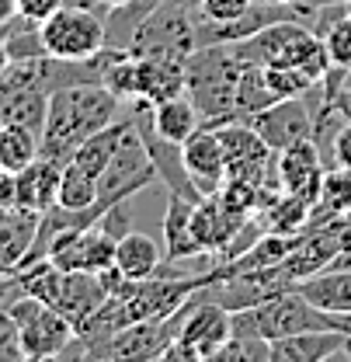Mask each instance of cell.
<instances>
[{
  "mask_svg": "<svg viewBox=\"0 0 351 362\" xmlns=\"http://www.w3.org/2000/svg\"><path fill=\"white\" fill-rule=\"evenodd\" d=\"M119 108L122 101L97 81L56 88L49 94V112L42 126V157L66 164L84 139L119 122Z\"/></svg>",
  "mask_w": 351,
  "mask_h": 362,
  "instance_id": "6da1fadb",
  "label": "cell"
},
{
  "mask_svg": "<svg viewBox=\"0 0 351 362\" xmlns=\"http://www.w3.org/2000/svg\"><path fill=\"white\" fill-rule=\"evenodd\" d=\"M237 81L240 63L230 45H195L184 59V94L202 115V126L237 119Z\"/></svg>",
  "mask_w": 351,
  "mask_h": 362,
  "instance_id": "7a4b0ae2",
  "label": "cell"
},
{
  "mask_svg": "<svg viewBox=\"0 0 351 362\" xmlns=\"http://www.w3.org/2000/svg\"><path fill=\"white\" fill-rule=\"evenodd\" d=\"M7 289V286H4ZM0 289V293H4ZM4 310L14 317L18 324V334H21V349H25V359H52V356H63L73 341H77V327L59 314L56 307H49L35 296H18V300H4Z\"/></svg>",
  "mask_w": 351,
  "mask_h": 362,
  "instance_id": "3957f363",
  "label": "cell"
},
{
  "mask_svg": "<svg viewBox=\"0 0 351 362\" xmlns=\"http://www.w3.org/2000/svg\"><path fill=\"white\" fill-rule=\"evenodd\" d=\"M233 334V314L206 296H191L184 320L177 327V338L171 349L164 352V359H184V362H209L216 359L222 345Z\"/></svg>",
  "mask_w": 351,
  "mask_h": 362,
  "instance_id": "277c9868",
  "label": "cell"
},
{
  "mask_svg": "<svg viewBox=\"0 0 351 362\" xmlns=\"http://www.w3.org/2000/svg\"><path fill=\"white\" fill-rule=\"evenodd\" d=\"M39 32L52 59H90L108 45L105 18H97L88 4H63L39 25Z\"/></svg>",
  "mask_w": 351,
  "mask_h": 362,
  "instance_id": "5b68a950",
  "label": "cell"
},
{
  "mask_svg": "<svg viewBox=\"0 0 351 362\" xmlns=\"http://www.w3.org/2000/svg\"><path fill=\"white\" fill-rule=\"evenodd\" d=\"M191 303V300H188ZM188 303L171 317H160V320H139L129 324L122 331H115L112 338H105L101 345L88 349L84 356L94 359H164V352L171 349V341L177 338V327L184 320Z\"/></svg>",
  "mask_w": 351,
  "mask_h": 362,
  "instance_id": "8992f818",
  "label": "cell"
},
{
  "mask_svg": "<svg viewBox=\"0 0 351 362\" xmlns=\"http://www.w3.org/2000/svg\"><path fill=\"white\" fill-rule=\"evenodd\" d=\"M115 247L119 237L108 233L101 223L63 230L49 240L45 258L63 272H105L115 265Z\"/></svg>",
  "mask_w": 351,
  "mask_h": 362,
  "instance_id": "52a82bcc",
  "label": "cell"
},
{
  "mask_svg": "<svg viewBox=\"0 0 351 362\" xmlns=\"http://www.w3.org/2000/svg\"><path fill=\"white\" fill-rule=\"evenodd\" d=\"M247 122L258 129V136L275 153L285 150V146H296L303 139H313V129H316L313 112L303 98H278L275 105H268L264 112H258Z\"/></svg>",
  "mask_w": 351,
  "mask_h": 362,
  "instance_id": "ba28073f",
  "label": "cell"
},
{
  "mask_svg": "<svg viewBox=\"0 0 351 362\" xmlns=\"http://www.w3.org/2000/svg\"><path fill=\"white\" fill-rule=\"evenodd\" d=\"M184 150V168L191 181L198 185L202 195H213L220 192L222 181H226V153H222L220 143V129L216 126H198V133L188 136L181 143Z\"/></svg>",
  "mask_w": 351,
  "mask_h": 362,
  "instance_id": "9c48e42d",
  "label": "cell"
},
{
  "mask_svg": "<svg viewBox=\"0 0 351 362\" xmlns=\"http://www.w3.org/2000/svg\"><path fill=\"white\" fill-rule=\"evenodd\" d=\"M247 220H251V216L233 213L216 192H213V195H202V199L195 202V209H191V230H195L202 251L213 255V258L222 255V251L233 244V237L240 233V226L247 223Z\"/></svg>",
  "mask_w": 351,
  "mask_h": 362,
  "instance_id": "30bf717a",
  "label": "cell"
},
{
  "mask_svg": "<svg viewBox=\"0 0 351 362\" xmlns=\"http://www.w3.org/2000/svg\"><path fill=\"white\" fill-rule=\"evenodd\" d=\"M323 160H320V146L316 139H303L296 146H285L275 153V175L282 192H296V195H307L316 202V192H320V181H323Z\"/></svg>",
  "mask_w": 351,
  "mask_h": 362,
  "instance_id": "8fae6325",
  "label": "cell"
},
{
  "mask_svg": "<svg viewBox=\"0 0 351 362\" xmlns=\"http://www.w3.org/2000/svg\"><path fill=\"white\" fill-rule=\"evenodd\" d=\"M39 223H42V213H35V209H25V206L0 209V269L4 272L14 275L25 265L28 251L35 247Z\"/></svg>",
  "mask_w": 351,
  "mask_h": 362,
  "instance_id": "7c38bea8",
  "label": "cell"
},
{
  "mask_svg": "<svg viewBox=\"0 0 351 362\" xmlns=\"http://www.w3.org/2000/svg\"><path fill=\"white\" fill-rule=\"evenodd\" d=\"M184 59L188 56H136V98L157 105L184 94Z\"/></svg>",
  "mask_w": 351,
  "mask_h": 362,
  "instance_id": "4fadbf2b",
  "label": "cell"
},
{
  "mask_svg": "<svg viewBox=\"0 0 351 362\" xmlns=\"http://www.w3.org/2000/svg\"><path fill=\"white\" fill-rule=\"evenodd\" d=\"M59 178H63V164L39 157L35 164L14 175V206H25L35 213L52 209L59 202Z\"/></svg>",
  "mask_w": 351,
  "mask_h": 362,
  "instance_id": "5bb4252c",
  "label": "cell"
},
{
  "mask_svg": "<svg viewBox=\"0 0 351 362\" xmlns=\"http://www.w3.org/2000/svg\"><path fill=\"white\" fill-rule=\"evenodd\" d=\"M105 300H108V286H105L101 272H63V289H59L56 310L73 327H81Z\"/></svg>",
  "mask_w": 351,
  "mask_h": 362,
  "instance_id": "9a60e30c",
  "label": "cell"
},
{
  "mask_svg": "<svg viewBox=\"0 0 351 362\" xmlns=\"http://www.w3.org/2000/svg\"><path fill=\"white\" fill-rule=\"evenodd\" d=\"M307 303H313L316 310H323V314H351V269H338V265H331V269L316 272V275H309L303 282H296L292 286Z\"/></svg>",
  "mask_w": 351,
  "mask_h": 362,
  "instance_id": "2e32d148",
  "label": "cell"
},
{
  "mask_svg": "<svg viewBox=\"0 0 351 362\" xmlns=\"http://www.w3.org/2000/svg\"><path fill=\"white\" fill-rule=\"evenodd\" d=\"M191 209L195 202L181 199L174 192H167V213H164V265H174L184 258H198L206 255L195 230H191Z\"/></svg>",
  "mask_w": 351,
  "mask_h": 362,
  "instance_id": "e0dca14e",
  "label": "cell"
},
{
  "mask_svg": "<svg viewBox=\"0 0 351 362\" xmlns=\"http://www.w3.org/2000/svg\"><path fill=\"white\" fill-rule=\"evenodd\" d=\"M160 265H164V244H157L150 233L129 230V233L119 237L115 269L122 272L126 279H150V275H157Z\"/></svg>",
  "mask_w": 351,
  "mask_h": 362,
  "instance_id": "ac0fdd59",
  "label": "cell"
},
{
  "mask_svg": "<svg viewBox=\"0 0 351 362\" xmlns=\"http://www.w3.org/2000/svg\"><path fill=\"white\" fill-rule=\"evenodd\" d=\"M351 209V171L348 168H327L313 213H309V226H331L338 220H345V213Z\"/></svg>",
  "mask_w": 351,
  "mask_h": 362,
  "instance_id": "d6986e66",
  "label": "cell"
},
{
  "mask_svg": "<svg viewBox=\"0 0 351 362\" xmlns=\"http://www.w3.org/2000/svg\"><path fill=\"white\" fill-rule=\"evenodd\" d=\"M150 122H153V129L164 136V139H171V143H184L188 136L198 133L202 115H198V108L191 105V98H188V94H174V98H167V101H157V105H153Z\"/></svg>",
  "mask_w": 351,
  "mask_h": 362,
  "instance_id": "ffe728a7",
  "label": "cell"
},
{
  "mask_svg": "<svg viewBox=\"0 0 351 362\" xmlns=\"http://www.w3.org/2000/svg\"><path fill=\"white\" fill-rule=\"evenodd\" d=\"M42 157V136L28 126H18V122H4L0 126V168L18 175L25 171L28 164H35Z\"/></svg>",
  "mask_w": 351,
  "mask_h": 362,
  "instance_id": "44dd1931",
  "label": "cell"
},
{
  "mask_svg": "<svg viewBox=\"0 0 351 362\" xmlns=\"http://www.w3.org/2000/svg\"><path fill=\"white\" fill-rule=\"evenodd\" d=\"M309 213H313V199L296 195V192H282L268 209L258 213V220L271 233H303L309 230Z\"/></svg>",
  "mask_w": 351,
  "mask_h": 362,
  "instance_id": "7402d4cb",
  "label": "cell"
},
{
  "mask_svg": "<svg viewBox=\"0 0 351 362\" xmlns=\"http://www.w3.org/2000/svg\"><path fill=\"white\" fill-rule=\"evenodd\" d=\"M278 101V94L271 90L268 84V74H264V66L258 63H247V66H240V81H237V119H254L258 112H264L268 105H275Z\"/></svg>",
  "mask_w": 351,
  "mask_h": 362,
  "instance_id": "603a6c76",
  "label": "cell"
},
{
  "mask_svg": "<svg viewBox=\"0 0 351 362\" xmlns=\"http://www.w3.org/2000/svg\"><path fill=\"white\" fill-rule=\"evenodd\" d=\"M160 0H129L122 7H108V18H105V32H108V45L112 49H129L136 32L143 28V21L157 11Z\"/></svg>",
  "mask_w": 351,
  "mask_h": 362,
  "instance_id": "cb8c5ba5",
  "label": "cell"
},
{
  "mask_svg": "<svg viewBox=\"0 0 351 362\" xmlns=\"http://www.w3.org/2000/svg\"><path fill=\"white\" fill-rule=\"evenodd\" d=\"M101 199V181L88 175L81 164L66 160L63 164V178H59V202L63 209H88Z\"/></svg>",
  "mask_w": 351,
  "mask_h": 362,
  "instance_id": "d4e9b609",
  "label": "cell"
},
{
  "mask_svg": "<svg viewBox=\"0 0 351 362\" xmlns=\"http://www.w3.org/2000/svg\"><path fill=\"white\" fill-rule=\"evenodd\" d=\"M264 74H268V84L278 98H307L309 90L320 88L309 74L296 70V66H264Z\"/></svg>",
  "mask_w": 351,
  "mask_h": 362,
  "instance_id": "484cf974",
  "label": "cell"
},
{
  "mask_svg": "<svg viewBox=\"0 0 351 362\" xmlns=\"http://www.w3.org/2000/svg\"><path fill=\"white\" fill-rule=\"evenodd\" d=\"M216 195H220L233 213L254 216V213H258V202H261V185H251V181H240V178H226Z\"/></svg>",
  "mask_w": 351,
  "mask_h": 362,
  "instance_id": "4316f807",
  "label": "cell"
},
{
  "mask_svg": "<svg viewBox=\"0 0 351 362\" xmlns=\"http://www.w3.org/2000/svg\"><path fill=\"white\" fill-rule=\"evenodd\" d=\"M271 362V341L264 338H244V334H230V341L216 352V362Z\"/></svg>",
  "mask_w": 351,
  "mask_h": 362,
  "instance_id": "83f0119b",
  "label": "cell"
},
{
  "mask_svg": "<svg viewBox=\"0 0 351 362\" xmlns=\"http://www.w3.org/2000/svg\"><path fill=\"white\" fill-rule=\"evenodd\" d=\"M254 0H202V18L216 21V25H230L237 21L240 14H247Z\"/></svg>",
  "mask_w": 351,
  "mask_h": 362,
  "instance_id": "f1b7e54d",
  "label": "cell"
},
{
  "mask_svg": "<svg viewBox=\"0 0 351 362\" xmlns=\"http://www.w3.org/2000/svg\"><path fill=\"white\" fill-rule=\"evenodd\" d=\"M63 4L66 0H18V14L28 18V21H35V25H42L45 18H52Z\"/></svg>",
  "mask_w": 351,
  "mask_h": 362,
  "instance_id": "f546056e",
  "label": "cell"
},
{
  "mask_svg": "<svg viewBox=\"0 0 351 362\" xmlns=\"http://www.w3.org/2000/svg\"><path fill=\"white\" fill-rule=\"evenodd\" d=\"M331 153H334V164L338 168H348L351 171V122L348 119L341 122V129L331 139Z\"/></svg>",
  "mask_w": 351,
  "mask_h": 362,
  "instance_id": "4dcf8cb0",
  "label": "cell"
},
{
  "mask_svg": "<svg viewBox=\"0 0 351 362\" xmlns=\"http://www.w3.org/2000/svg\"><path fill=\"white\" fill-rule=\"evenodd\" d=\"M4 206H14V175L11 171H0V209Z\"/></svg>",
  "mask_w": 351,
  "mask_h": 362,
  "instance_id": "1f68e13d",
  "label": "cell"
},
{
  "mask_svg": "<svg viewBox=\"0 0 351 362\" xmlns=\"http://www.w3.org/2000/svg\"><path fill=\"white\" fill-rule=\"evenodd\" d=\"M18 18V0H0V25Z\"/></svg>",
  "mask_w": 351,
  "mask_h": 362,
  "instance_id": "d6a6232c",
  "label": "cell"
},
{
  "mask_svg": "<svg viewBox=\"0 0 351 362\" xmlns=\"http://www.w3.org/2000/svg\"><path fill=\"white\" fill-rule=\"evenodd\" d=\"M327 324L338 327V331H345V334H351V314H331L327 317Z\"/></svg>",
  "mask_w": 351,
  "mask_h": 362,
  "instance_id": "836d02e7",
  "label": "cell"
},
{
  "mask_svg": "<svg viewBox=\"0 0 351 362\" xmlns=\"http://www.w3.org/2000/svg\"><path fill=\"white\" fill-rule=\"evenodd\" d=\"M313 7H351V0H309Z\"/></svg>",
  "mask_w": 351,
  "mask_h": 362,
  "instance_id": "e575fe53",
  "label": "cell"
},
{
  "mask_svg": "<svg viewBox=\"0 0 351 362\" xmlns=\"http://www.w3.org/2000/svg\"><path fill=\"white\" fill-rule=\"evenodd\" d=\"M7 63H11V56H7V45H4V39H0V74L7 70Z\"/></svg>",
  "mask_w": 351,
  "mask_h": 362,
  "instance_id": "d590c367",
  "label": "cell"
},
{
  "mask_svg": "<svg viewBox=\"0 0 351 362\" xmlns=\"http://www.w3.org/2000/svg\"><path fill=\"white\" fill-rule=\"evenodd\" d=\"M97 4L108 11V7H122V4H129V0H97Z\"/></svg>",
  "mask_w": 351,
  "mask_h": 362,
  "instance_id": "8d00e7d4",
  "label": "cell"
},
{
  "mask_svg": "<svg viewBox=\"0 0 351 362\" xmlns=\"http://www.w3.org/2000/svg\"><path fill=\"white\" fill-rule=\"evenodd\" d=\"M338 223H341V226H345V230H348V233H351V209H348V213H345V220H338Z\"/></svg>",
  "mask_w": 351,
  "mask_h": 362,
  "instance_id": "74e56055",
  "label": "cell"
},
{
  "mask_svg": "<svg viewBox=\"0 0 351 362\" xmlns=\"http://www.w3.org/2000/svg\"><path fill=\"white\" fill-rule=\"evenodd\" d=\"M261 4H299V0H261Z\"/></svg>",
  "mask_w": 351,
  "mask_h": 362,
  "instance_id": "f35d334b",
  "label": "cell"
},
{
  "mask_svg": "<svg viewBox=\"0 0 351 362\" xmlns=\"http://www.w3.org/2000/svg\"><path fill=\"white\" fill-rule=\"evenodd\" d=\"M0 126H4V119H0Z\"/></svg>",
  "mask_w": 351,
  "mask_h": 362,
  "instance_id": "ab89813d",
  "label": "cell"
},
{
  "mask_svg": "<svg viewBox=\"0 0 351 362\" xmlns=\"http://www.w3.org/2000/svg\"><path fill=\"white\" fill-rule=\"evenodd\" d=\"M0 171H4V168H0Z\"/></svg>",
  "mask_w": 351,
  "mask_h": 362,
  "instance_id": "60d3db41",
  "label": "cell"
}]
</instances>
